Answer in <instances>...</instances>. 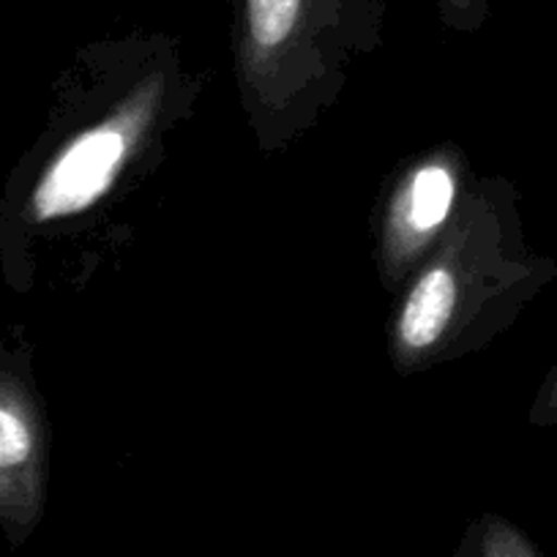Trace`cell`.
I'll return each mask as SVG.
<instances>
[{
	"label": "cell",
	"mask_w": 557,
	"mask_h": 557,
	"mask_svg": "<svg viewBox=\"0 0 557 557\" xmlns=\"http://www.w3.org/2000/svg\"><path fill=\"white\" fill-rule=\"evenodd\" d=\"M162 96V77L146 79L121 101L115 112L69 139L34 189L30 213L36 222L74 216L110 195L126 162L151 128Z\"/></svg>",
	"instance_id": "6da1fadb"
},
{
	"label": "cell",
	"mask_w": 557,
	"mask_h": 557,
	"mask_svg": "<svg viewBox=\"0 0 557 557\" xmlns=\"http://www.w3.org/2000/svg\"><path fill=\"white\" fill-rule=\"evenodd\" d=\"M369 0H238V39L246 69L268 77L320 34L367 17Z\"/></svg>",
	"instance_id": "7a4b0ae2"
},
{
	"label": "cell",
	"mask_w": 557,
	"mask_h": 557,
	"mask_svg": "<svg viewBox=\"0 0 557 557\" xmlns=\"http://www.w3.org/2000/svg\"><path fill=\"white\" fill-rule=\"evenodd\" d=\"M459 197L451 157H430L401 178L385 219V265L401 273L446 230Z\"/></svg>",
	"instance_id": "3957f363"
},
{
	"label": "cell",
	"mask_w": 557,
	"mask_h": 557,
	"mask_svg": "<svg viewBox=\"0 0 557 557\" xmlns=\"http://www.w3.org/2000/svg\"><path fill=\"white\" fill-rule=\"evenodd\" d=\"M462 273L448 255L432 262L401 301L394 325L396 352L405 363L418 361L441 345L457 318Z\"/></svg>",
	"instance_id": "277c9868"
},
{
	"label": "cell",
	"mask_w": 557,
	"mask_h": 557,
	"mask_svg": "<svg viewBox=\"0 0 557 557\" xmlns=\"http://www.w3.org/2000/svg\"><path fill=\"white\" fill-rule=\"evenodd\" d=\"M462 557H544L524 530L503 517H484L465 541Z\"/></svg>",
	"instance_id": "5b68a950"
},
{
	"label": "cell",
	"mask_w": 557,
	"mask_h": 557,
	"mask_svg": "<svg viewBox=\"0 0 557 557\" xmlns=\"http://www.w3.org/2000/svg\"><path fill=\"white\" fill-rule=\"evenodd\" d=\"M36 451L34 426L17 407L0 405V473L23 470Z\"/></svg>",
	"instance_id": "8992f818"
},
{
	"label": "cell",
	"mask_w": 557,
	"mask_h": 557,
	"mask_svg": "<svg viewBox=\"0 0 557 557\" xmlns=\"http://www.w3.org/2000/svg\"><path fill=\"white\" fill-rule=\"evenodd\" d=\"M530 418L539 426H557V363L552 367L544 385H541L539 396L533 401V410H530Z\"/></svg>",
	"instance_id": "52a82bcc"
},
{
	"label": "cell",
	"mask_w": 557,
	"mask_h": 557,
	"mask_svg": "<svg viewBox=\"0 0 557 557\" xmlns=\"http://www.w3.org/2000/svg\"><path fill=\"white\" fill-rule=\"evenodd\" d=\"M484 0H441V7L451 14V20H468Z\"/></svg>",
	"instance_id": "ba28073f"
}]
</instances>
